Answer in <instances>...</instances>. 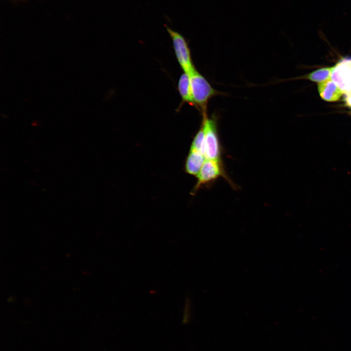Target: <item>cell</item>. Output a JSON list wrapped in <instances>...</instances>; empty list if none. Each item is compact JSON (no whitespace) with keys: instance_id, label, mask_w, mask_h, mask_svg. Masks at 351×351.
I'll list each match as a JSON object with an SVG mask.
<instances>
[{"instance_id":"9c48e42d","label":"cell","mask_w":351,"mask_h":351,"mask_svg":"<svg viewBox=\"0 0 351 351\" xmlns=\"http://www.w3.org/2000/svg\"><path fill=\"white\" fill-rule=\"evenodd\" d=\"M333 69V66L320 68L305 75L303 78L319 83L331 78Z\"/></svg>"},{"instance_id":"8fae6325","label":"cell","mask_w":351,"mask_h":351,"mask_svg":"<svg viewBox=\"0 0 351 351\" xmlns=\"http://www.w3.org/2000/svg\"><path fill=\"white\" fill-rule=\"evenodd\" d=\"M190 307L191 305L190 299L188 298H187L185 300L183 319V322L184 323L188 322L190 320L191 311Z\"/></svg>"},{"instance_id":"8992f818","label":"cell","mask_w":351,"mask_h":351,"mask_svg":"<svg viewBox=\"0 0 351 351\" xmlns=\"http://www.w3.org/2000/svg\"><path fill=\"white\" fill-rule=\"evenodd\" d=\"M317 89L321 98L329 102L338 101L344 94L331 78L318 83Z\"/></svg>"},{"instance_id":"30bf717a","label":"cell","mask_w":351,"mask_h":351,"mask_svg":"<svg viewBox=\"0 0 351 351\" xmlns=\"http://www.w3.org/2000/svg\"><path fill=\"white\" fill-rule=\"evenodd\" d=\"M190 149L205 154V133L202 124L193 140Z\"/></svg>"},{"instance_id":"52a82bcc","label":"cell","mask_w":351,"mask_h":351,"mask_svg":"<svg viewBox=\"0 0 351 351\" xmlns=\"http://www.w3.org/2000/svg\"><path fill=\"white\" fill-rule=\"evenodd\" d=\"M206 159L202 153L190 149L185 162L186 172L196 176Z\"/></svg>"},{"instance_id":"5b68a950","label":"cell","mask_w":351,"mask_h":351,"mask_svg":"<svg viewBox=\"0 0 351 351\" xmlns=\"http://www.w3.org/2000/svg\"><path fill=\"white\" fill-rule=\"evenodd\" d=\"M331 79L346 95L351 94V58H343L332 71Z\"/></svg>"},{"instance_id":"7a4b0ae2","label":"cell","mask_w":351,"mask_h":351,"mask_svg":"<svg viewBox=\"0 0 351 351\" xmlns=\"http://www.w3.org/2000/svg\"><path fill=\"white\" fill-rule=\"evenodd\" d=\"M196 177L197 182L192 191L193 194L201 188L210 186L220 177L225 179L234 189L237 188L227 175L222 160L206 159Z\"/></svg>"},{"instance_id":"7c38bea8","label":"cell","mask_w":351,"mask_h":351,"mask_svg":"<svg viewBox=\"0 0 351 351\" xmlns=\"http://www.w3.org/2000/svg\"><path fill=\"white\" fill-rule=\"evenodd\" d=\"M345 101L348 106L351 107V94L346 95Z\"/></svg>"},{"instance_id":"ba28073f","label":"cell","mask_w":351,"mask_h":351,"mask_svg":"<svg viewBox=\"0 0 351 351\" xmlns=\"http://www.w3.org/2000/svg\"><path fill=\"white\" fill-rule=\"evenodd\" d=\"M177 87L181 98L182 102L188 103L190 105L195 106L192 96L190 77L188 74L184 72L180 76Z\"/></svg>"},{"instance_id":"4fadbf2b","label":"cell","mask_w":351,"mask_h":351,"mask_svg":"<svg viewBox=\"0 0 351 351\" xmlns=\"http://www.w3.org/2000/svg\"><path fill=\"white\" fill-rule=\"evenodd\" d=\"M13 3H17L19 2H25L27 0H11Z\"/></svg>"},{"instance_id":"277c9868","label":"cell","mask_w":351,"mask_h":351,"mask_svg":"<svg viewBox=\"0 0 351 351\" xmlns=\"http://www.w3.org/2000/svg\"><path fill=\"white\" fill-rule=\"evenodd\" d=\"M171 37L176 59L184 73L189 74L195 68L192 59L188 44L184 37L178 32L165 25Z\"/></svg>"},{"instance_id":"6da1fadb","label":"cell","mask_w":351,"mask_h":351,"mask_svg":"<svg viewBox=\"0 0 351 351\" xmlns=\"http://www.w3.org/2000/svg\"><path fill=\"white\" fill-rule=\"evenodd\" d=\"M192 96L195 107L202 116L207 114L208 103L213 97L221 94L195 68L189 74Z\"/></svg>"},{"instance_id":"3957f363","label":"cell","mask_w":351,"mask_h":351,"mask_svg":"<svg viewBox=\"0 0 351 351\" xmlns=\"http://www.w3.org/2000/svg\"><path fill=\"white\" fill-rule=\"evenodd\" d=\"M202 125L205 133V156L206 159L222 160V146L215 115L209 117L202 116Z\"/></svg>"}]
</instances>
